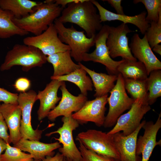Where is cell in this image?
Instances as JSON below:
<instances>
[{
	"label": "cell",
	"instance_id": "obj_1",
	"mask_svg": "<svg viewBox=\"0 0 161 161\" xmlns=\"http://www.w3.org/2000/svg\"><path fill=\"white\" fill-rule=\"evenodd\" d=\"M97 11L92 0H77L63 9L57 19L63 24L69 22L77 24L90 38L95 36L103 26Z\"/></svg>",
	"mask_w": 161,
	"mask_h": 161
},
{
	"label": "cell",
	"instance_id": "obj_2",
	"mask_svg": "<svg viewBox=\"0 0 161 161\" xmlns=\"http://www.w3.org/2000/svg\"><path fill=\"white\" fill-rule=\"evenodd\" d=\"M63 10L54 0H47L41 2L33 13L20 19L14 17L13 21L20 28L38 35L53 23L60 17Z\"/></svg>",
	"mask_w": 161,
	"mask_h": 161
},
{
	"label": "cell",
	"instance_id": "obj_3",
	"mask_svg": "<svg viewBox=\"0 0 161 161\" xmlns=\"http://www.w3.org/2000/svg\"><path fill=\"white\" fill-rule=\"evenodd\" d=\"M47 57L35 47L16 44L7 52L0 70L4 71L20 66L23 71L27 72L33 68L42 66L47 62Z\"/></svg>",
	"mask_w": 161,
	"mask_h": 161
},
{
	"label": "cell",
	"instance_id": "obj_4",
	"mask_svg": "<svg viewBox=\"0 0 161 161\" xmlns=\"http://www.w3.org/2000/svg\"><path fill=\"white\" fill-rule=\"evenodd\" d=\"M53 24L60 40L70 48L71 57L76 62H81L83 55L95 45V35L88 38L84 31H77L73 25L66 27L57 18Z\"/></svg>",
	"mask_w": 161,
	"mask_h": 161
},
{
	"label": "cell",
	"instance_id": "obj_5",
	"mask_svg": "<svg viewBox=\"0 0 161 161\" xmlns=\"http://www.w3.org/2000/svg\"><path fill=\"white\" fill-rule=\"evenodd\" d=\"M109 92L110 95L107 98L109 109L103 126L105 128L114 126L120 116L130 109L135 100L127 95L124 78L120 73L117 75L116 84Z\"/></svg>",
	"mask_w": 161,
	"mask_h": 161
},
{
	"label": "cell",
	"instance_id": "obj_6",
	"mask_svg": "<svg viewBox=\"0 0 161 161\" xmlns=\"http://www.w3.org/2000/svg\"><path fill=\"white\" fill-rule=\"evenodd\" d=\"M76 140L87 149L98 154L120 159L112 134L94 129L79 133Z\"/></svg>",
	"mask_w": 161,
	"mask_h": 161
},
{
	"label": "cell",
	"instance_id": "obj_7",
	"mask_svg": "<svg viewBox=\"0 0 161 161\" xmlns=\"http://www.w3.org/2000/svg\"><path fill=\"white\" fill-rule=\"evenodd\" d=\"M63 124L61 127L54 131L46 134L50 136L55 134H58V138H54L62 145L58 148V151L64 157L72 161H81L82 157L79 149L74 142L73 136V131L79 126L78 122L74 119L72 114L67 116H63L61 119Z\"/></svg>",
	"mask_w": 161,
	"mask_h": 161
},
{
	"label": "cell",
	"instance_id": "obj_8",
	"mask_svg": "<svg viewBox=\"0 0 161 161\" xmlns=\"http://www.w3.org/2000/svg\"><path fill=\"white\" fill-rule=\"evenodd\" d=\"M109 26L103 25L97 34L95 38V48L91 53H86L83 56L82 61H92L104 65L110 74L117 75V68L123 59L119 61L113 60L110 57L106 45V41L109 33Z\"/></svg>",
	"mask_w": 161,
	"mask_h": 161
},
{
	"label": "cell",
	"instance_id": "obj_9",
	"mask_svg": "<svg viewBox=\"0 0 161 161\" xmlns=\"http://www.w3.org/2000/svg\"><path fill=\"white\" fill-rule=\"evenodd\" d=\"M151 109L146 101L140 99L135 100L129 111L120 116L113 128L107 134H113L122 131L124 135H129L137 129L144 115Z\"/></svg>",
	"mask_w": 161,
	"mask_h": 161
},
{
	"label": "cell",
	"instance_id": "obj_10",
	"mask_svg": "<svg viewBox=\"0 0 161 161\" xmlns=\"http://www.w3.org/2000/svg\"><path fill=\"white\" fill-rule=\"evenodd\" d=\"M133 31L123 23L117 27L109 26L106 45L112 58L120 57L122 59L137 61L131 52L127 36Z\"/></svg>",
	"mask_w": 161,
	"mask_h": 161
},
{
	"label": "cell",
	"instance_id": "obj_11",
	"mask_svg": "<svg viewBox=\"0 0 161 161\" xmlns=\"http://www.w3.org/2000/svg\"><path fill=\"white\" fill-rule=\"evenodd\" d=\"M37 93L33 90L20 92L18 95L17 102L21 111L20 126L21 138L30 140L39 141L43 131L34 129L31 123V113L33 106L37 100Z\"/></svg>",
	"mask_w": 161,
	"mask_h": 161
},
{
	"label": "cell",
	"instance_id": "obj_12",
	"mask_svg": "<svg viewBox=\"0 0 161 161\" xmlns=\"http://www.w3.org/2000/svg\"><path fill=\"white\" fill-rule=\"evenodd\" d=\"M23 42L38 48L46 56L70 50L69 47L59 39L53 23L41 34L24 38Z\"/></svg>",
	"mask_w": 161,
	"mask_h": 161
},
{
	"label": "cell",
	"instance_id": "obj_13",
	"mask_svg": "<svg viewBox=\"0 0 161 161\" xmlns=\"http://www.w3.org/2000/svg\"><path fill=\"white\" fill-rule=\"evenodd\" d=\"M108 97L107 95L95 97L92 100H87L79 110L72 114V117L79 124H86L91 122L97 126H103Z\"/></svg>",
	"mask_w": 161,
	"mask_h": 161
},
{
	"label": "cell",
	"instance_id": "obj_14",
	"mask_svg": "<svg viewBox=\"0 0 161 161\" xmlns=\"http://www.w3.org/2000/svg\"><path fill=\"white\" fill-rule=\"evenodd\" d=\"M129 46L134 57L144 65L148 75L153 70L161 69V62L153 52L145 34L141 38L134 34Z\"/></svg>",
	"mask_w": 161,
	"mask_h": 161
},
{
	"label": "cell",
	"instance_id": "obj_15",
	"mask_svg": "<svg viewBox=\"0 0 161 161\" xmlns=\"http://www.w3.org/2000/svg\"><path fill=\"white\" fill-rule=\"evenodd\" d=\"M62 97L58 105L49 113L48 119L51 122L60 116H67L76 112L88 100L87 96L81 94L76 96L71 94L66 87L65 81L60 86Z\"/></svg>",
	"mask_w": 161,
	"mask_h": 161
},
{
	"label": "cell",
	"instance_id": "obj_16",
	"mask_svg": "<svg viewBox=\"0 0 161 161\" xmlns=\"http://www.w3.org/2000/svg\"><path fill=\"white\" fill-rule=\"evenodd\" d=\"M161 117L160 113L155 123L146 121L142 127L144 130L143 135L138 137L136 153L139 156L142 154L141 161H148L155 147L161 144V140H156L157 132L161 128Z\"/></svg>",
	"mask_w": 161,
	"mask_h": 161
},
{
	"label": "cell",
	"instance_id": "obj_17",
	"mask_svg": "<svg viewBox=\"0 0 161 161\" xmlns=\"http://www.w3.org/2000/svg\"><path fill=\"white\" fill-rule=\"evenodd\" d=\"M146 121L141 122L137 129L128 135L124 136L120 132L112 134L120 161H141V158L136 153L137 142L139 133Z\"/></svg>",
	"mask_w": 161,
	"mask_h": 161
},
{
	"label": "cell",
	"instance_id": "obj_18",
	"mask_svg": "<svg viewBox=\"0 0 161 161\" xmlns=\"http://www.w3.org/2000/svg\"><path fill=\"white\" fill-rule=\"evenodd\" d=\"M92 1L98 11L101 22L117 20L127 24H131L137 27L143 35H144L150 26V23L146 19L147 13L145 11L134 16L118 14L106 9L97 1L92 0Z\"/></svg>",
	"mask_w": 161,
	"mask_h": 161
},
{
	"label": "cell",
	"instance_id": "obj_19",
	"mask_svg": "<svg viewBox=\"0 0 161 161\" xmlns=\"http://www.w3.org/2000/svg\"><path fill=\"white\" fill-rule=\"evenodd\" d=\"M64 81L52 80L44 89L39 91L37 99L40 101V105L37 111L38 120H41L47 117L49 112L56 106L61 97L58 96V89Z\"/></svg>",
	"mask_w": 161,
	"mask_h": 161
},
{
	"label": "cell",
	"instance_id": "obj_20",
	"mask_svg": "<svg viewBox=\"0 0 161 161\" xmlns=\"http://www.w3.org/2000/svg\"><path fill=\"white\" fill-rule=\"evenodd\" d=\"M0 112L9 129L10 143L15 145L21 139V110L18 103H3L0 105Z\"/></svg>",
	"mask_w": 161,
	"mask_h": 161
},
{
	"label": "cell",
	"instance_id": "obj_21",
	"mask_svg": "<svg viewBox=\"0 0 161 161\" xmlns=\"http://www.w3.org/2000/svg\"><path fill=\"white\" fill-rule=\"evenodd\" d=\"M13 146L23 151L28 152L32 155L33 159L40 160L47 156H53L54 151L61 147L58 141L47 143L22 138Z\"/></svg>",
	"mask_w": 161,
	"mask_h": 161
},
{
	"label": "cell",
	"instance_id": "obj_22",
	"mask_svg": "<svg viewBox=\"0 0 161 161\" xmlns=\"http://www.w3.org/2000/svg\"><path fill=\"white\" fill-rule=\"evenodd\" d=\"M78 64L90 77L95 89L94 96L98 97L108 95L114 86V82L117 80V75L97 73L88 68L81 62Z\"/></svg>",
	"mask_w": 161,
	"mask_h": 161
},
{
	"label": "cell",
	"instance_id": "obj_23",
	"mask_svg": "<svg viewBox=\"0 0 161 161\" xmlns=\"http://www.w3.org/2000/svg\"><path fill=\"white\" fill-rule=\"evenodd\" d=\"M47 60L53 66V76L67 75L80 67L72 59L70 50L47 56Z\"/></svg>",
	"mask_w": 161,
	"mask_h": 161
},
{
	"label": "cell",
	"instance_id": "obj_24",
	"mask_svg": "<svg viewBox=\"0 0 161 161\" xmlns=\"http://www.w3.org/2000/svg\"><path fill=\"white\" fill-rule=\"evenodd\" d=\"M41 2L30 0H0V7L11 12L14 18L20 19L34 12Z\"/></svg>",
	"mask_w": 161,
	"mask_h": 161
},
{
	"label": "cell",
	"instance_id": "obj_25",
	"mask_svg": "<svg viewBox=\"0 0 161 161\" xmlns=\"http://www.w3.org/2000/svg\"><path fill=\"white\" fill-rule=\"evenodd\" d=\"M87 74L86 71L80 67L67 75L58 76H52L50 78L73 83L78 87L81 94L87 96L88 92L93 90V86L91 78Z\"/></svg>",
	"mask_w": 161,
	"mask_h": 161
},
{
	"label": "cell",
	"instance_id": "obj_26",
	"mask_svg": "<svg viewBox=\"0 0 161 161\" xmlns=\"http://www.w3.org/2000/svg\"><path fill=\"white\" fill-rule=\"evenodd\" d=\"M123 59L117 71L124 79L146 80L148 76L144 65L137 61Z\"/></svg>",
	"mask_w": 161,
	"mask_h": 161
},
{
	"label": "cell",
	"instance_id": "obj_27",
	"mask_svg": "<svg viewBox=\"0 0 161 161\" xmlns=\"http://www.w3.org/2000/svg\"><path fill=\"white\" fill-rule=\"evenodd\" d=\"M12 13L0 7V38L5 39L15 35L24 36L29 32L16 26L13 22Z\"/></svg>",
	"mask_w": 161,
	"mask_h": 161
},
{
	"label": "cell",
	"instance_id": "obj_28",
	"mask_svg": "<svg viewBox=\"0 0 161 161\" xmlns=\"http://www.w3.org/2000/svg\"><path fill=\"white\" fill-rule=\"evenodd\" d=\"M146 83L148 92L147 102L149 105L153 104L161 96V70H153L149 74Z\"/></svg>",
	"mask_w": 161,
	"mask_h": 161
},
{
	"label": "cell",
	"instance_id": "obj_29",
	"mask_svg": "<svg viewBox=\"0 0 161 161\" xmlns=\"http://www.w3.org/2000/svg\"><path fill=\"white\" fill-rule=\"evenodd\" d=\"M126 90L134 100L142 99L147 102L148 95L146 80L124 79Z\"/></svg>",
	"mask_w": 161,
	"mask_h": 161
},
{
	"label": "cell",
	"instance_id": "obj_30",
	"mask_svg": "<svg viewBox=\"0 0 161 161\" xmlns=\"http://www.w3.org/2000/svg\"><path fill=\"white\" fill-rule=\"evenodd\" d=\"M33 160L30 154L25 153L9 143H7L4 153L0 157V161H30Z\"/></svg>",
	"mask_w": 161,
	"mask_h": 161
},
{
	"label": "cell",
	"instance_id": "obj_31",
	"mask_svg": "<svg viewBox=\"0 0 161 161\" xmlns=\"http://www.w3.org/2000/svg\"><path fill=\"white\" fill-rule=\"evenodd\" d=\"M133 2L134 4L141 3L144 5L147 11L146 19L150 23L158 21L161 10V0H134Z\"/></svg>",
	"mask_w": 161,
	"mask_h": 161
},
{
	"label": "cell",
	"instance_id": "obj_32",
	"mask_svg": "<svg viewBox=\"0 0 161 161\" xmlns=\"http://www.w3.org/2000/svg\"><path fill=\"white\" fill-rule=\"evenodd\" d=\"M145 34L151 49L161 42V10L159 13L158 21L151 22Z\"/></svg>",
	"mask_w": 161,
	"mask_h": 161
},
{
	"label": "cell",
	"instance_id": "obj_33",
	"mask_svg": "<svg viewBox=\"0 0 161 161\" xmlns=\"http://www.w3.org/2000/svg\"><path fill=\"white\" fill-rule=\"evenodd\" d=\"M79 143L78 149L82 157L81 161H120L118 159L97 154L86 148L81 143Z\"/></svg>",
	"mask_w": 161,
	"mask_h": 161
},
{
	"label": "cell",
	"instance_id": "obj_34",
	"mask_svg": "<svg viewBox=\"0 0 161 161\" xmlns=\"http://www.w3.org/2000/svg\"><path fill=\"white\" fill-rule=\"evenodd\" d=\"M18 94L11 92L3 88L0 87V103H17Z\"/></svg>",
	"mask_w": 161,
	"mask_h": 161
},
{
	"label": "cell",
	"instance_id": "obj_35",
	"mask_svg": "<svg viewBox=\"0 0 161 161\" xmlns=\"http://www.w3.org/2000/svg\"><path fill=\"white\" fill-rule=\"evenodd\" d=\"M31 85L30 81L25 78H20L15 81L14 86L18 91L23 93L29 89Z\"/></svg>",
	"mask_w": 161,
	"mask_h": 161
},
{
	"label": "cell",
	"instance_id": "obj_36",
	"mask_svg": "<svg viewBox=\"0 0 161 161\" xmlns=\"http://www.w3.org/2000/svg\"><path fill=\"white\" fill-rule=\"evenodd\" d=\"M8 127L5 121L0 112V138L7 143L10 144L9 135L7 132Z\"/></svg>",
	"mask_w": 161,
	"mask_h": 161
},
{
	"label": "cell",
	"instance_id": "obj_37",
	"mask_svg": "<svg viewBox=\"0 0 161 161\" xmlns=\"http://www.w3.org/2000/svg\"><path fill=\"white\" fill-rule=\"evenodd\" d=\"M107 1L111 6L113 7L118 14L124 15L123 7L121 5V0H102Z\"/></svg>",
	"mask_w": 161,
	"mask_h": 161
},
{
	"label": "cell",
	"instance_id": "obj_38",
	"mask_svg": "<svg viewBox=\"0 0 161 161\" xmlns=\"http://www.w3.org/2000/svg\"><path fill=\"white\" fill-rule=\"evenodd\" d=\"M64 158L62 154L58 152L55 156H47L40 161H64Z\"/></svg>",
	"mask_w": 161,
	"mask_h": 161
},
{
	"label": "cell",
	"instance_id": "obj_39",
	"mask_svg": "<svg viewBox=\"0 0 161 161\" xmlns=\"http://www.w3.org/2000/svg\"><path fill=\"white\" fill-rule=\"evenodd\" d=\"M77 0H55L54 2L60 6L63 9L66 7V6L68 4L76 1Z\"/></svg>",
	"mask_w": 161,
	"mask_h": 161
},
{
	"label": "cell",
	"instance_id": "obj_40",
	"mask_svg": "<svg viewBox=\"0 0 161 161\" xmlns=\"http://www.w3.org/2000/svg\"><path fill=\"white\" fill-rule=\"evenodd\" d=\"M7 146V143L0 138V157L3 152L5 150Z\"/></svg>",
	"mask_w": 161,
	"mask_h": 161
},
{
	"label": "cell",
	"instance_id": "obj_41",
	"mask_svg": "<svg viewBox=\"0 0 161 161\" xmlns=\"http://www.w3.org/2000/svg\"><path fill=\"white\" fill-rule=\"evenodd\" d=\"M153 51L161 55V45L160 44L155 45L152 48Z\"/></svg>",
	"mask_w": 161,
	"mask_h": 161
},
{
	"label": "cell",
	"instance_id": "obj_42",
	"mask_svg": "<svg viewBox=\"0 0 161 161\" xmlns=\"http://www.w3.org/2000/svg\"><path fill=\"white\" fill-rule=\"evenodd\" d=\"M40 160H33L30 161H40Z\"/></svg>",
	"mask_w": 161,
	"mask_h": 161
},
{
	"label": "cell",
	"instance_id": "obj_43",
	"mask_svg": "<svg viewBox=\"0 0 161 161\" xmlns=\"http://www.w3.org/2000/svg\"><path fill=\"white\" fill-rule=\"evenodd\" d=\"M66 159L67 161H72L70 159H69L66 158Z\"/></svg>",
	"mask_w": 161,
	"mask_h": 161
},
{
	"label": "cell",
	"instance_id": "obj_44",
	"mask_svg": "<svg viewBox=\"0 0 161 161\" xmlns=\"http://www.w3.org/2000/svg\"><path fill=\"white\" fill-rule=\"evenodd\" d=\"M64 161H67L66 158L64 157Z\"/></svg>",
	"mask_w": 161,
	"mask_h": 161
}]
</instances>
